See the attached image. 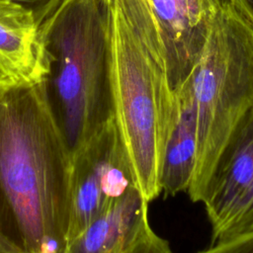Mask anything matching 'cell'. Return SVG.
<instances>
[{"label":"cell","instance_id":"obj_1","mask_svg":"<svg viewBox=\"0 0 253 253\" xmlns=\"http://www.w3.org/2000/svg\"><path fill=\"white\" fill-rule=\"evenodd\" d=\"M71 155L42 87L0 74V241L14 253H66Z\"/></svg>","mask_w":253,"mask_h":253},{"label":"cell","instance_id":"obj_2","mask_svg":"<svg viewBox=\"0 0 253 253\" xmlns=\"http://www.w3.org/2000/svg\"><path fill=\"white\" fill-rule=\"evenodd\" d=\"M41 43L42 95L72 159L116 119L111 4L59 0Z\"/></svg>","mask_w":253,"mask_h":253},{"label":"cell","instance_id":"obj_3","mask_svg":"<svg viewBox=\"0 0 253 253\" xmlns=\"http://www.w3.org/2000/svg\"><path fill=\"white\" fill-rule=\"evenodd\" d=\"M116 122L137 188L160 195L163 150L176 119L159 33L148 0H112Z\"/></svg>","mask_w":253,"mask_h":253},{"label":"cell","instance_id":"obj_4","mask_svg":"<svg viewBox=\"0 0 253 253\" xmlns=\"http://www.w3.org/2000/svg\"><path fill=\"white\" fill-rule=\"evenodd\" d=\"M173 97L196 119L197 163L187 194L198 203L217 153L253 107V24L228 0L212 21L198 64Z\"/></svg>","mask_w":253,"mask_h":253},{"label":"cell","instance_id":"obj_5","mask_svg":"<svg viewBox=\"0 0 253 253\" xmlns=\"http://www.w3.org/2000/svg\"><path fill=\"white\" fill-rule=\"evenodd\" d=\"M212 244L253 231V107L223 143L203 186Z\"/></svg>","mask_w":253,"mask_h":253},{"label":"cell","instance_id":"obj_6","mask_svg":"<svg viewBox=\"0 0 253 253\" xmlns=\"http://www.w3.org/2000/svg\"><path fill=\"white\" fill-rule=\"evenodd\" d=\"M134 187V173L115 119L71 159L69 242Z\"/></svg>","mask_w":253,"mask_h":253},{"label":"cell","instance_id":"obj_7","mask_svg":"<svg viewBox=\"0 0 253 253\" xmlns=\"http://www.w3.org/2000/svg\"><path fill=\"white\" fill-rule=\"evenodd\" d=\"M174 95L198 64L223 0H148Z\"/></svg>","mask_w":253,"mask_h":253},{"label":"cell","instance_id":"obj_8","mask_svg":"<svg viewBox=\"0 0 253 253\" xmlns=\"http://www.w3.org/2000/svg\"><path fill=\"white\" fill-rule=\"evenodd\" d=\"M148 202L137 187L70 240L66 253H126L151 230Z\"/></svg>","mask_w":253,"mask_h":253},{"label":"cell","instance_id":"obj_9","mask_svg":"<svg viewBox=\"0 0 253 253\" xmlns=\"http://www.w3.org/2000/svg\"><path fill=\"white\" fill-rule=\"evenodd\" d=\"M41 23L35 13L12 0H0V74L39 83L44 73Z\"/></svg>","mask_w":253,"mask_h":253},{"label":"cell","instance_id":"obj_10","mask_svg":"<svg viewBox=\"0 0 253 253\" xmlns=\"http://www.w3.org/2000/svg\"><path fill=\"white\" fill-rule=\"evenodd\" d=\"M176 107V119L167 138L159 170L160 194L166 198L188 191L198 153L197 124L193 113Z\"/></svg>","mask_w":253,"mask_h":253},{"label":"cell","instance_id":"obj_11","mask_svg":"<svg viewBox=\"0 0 253 253\" xmlns=\"http://www.w3.org/2000/svg\"><path fill=\"white\" fill-rule=\"evenodd\" d=\"M198 253H253V231L213 243Z\"/></svg>","mask_w":253,"mask_h":253},{"label":"cell","instance_id":"obj_12","mask_svg":"<svg viewBox=\"0 0 253 253\" xmlns=\"http://www.w3.org/2000/svg\"><path fill=\"white\" fill-rule=\"evenodd\" d=\"M126 253H173V251L168 241L151 229Z\"/></svg>","mask_w":253,"mask_h":253},{"label":"cell","instance_id":"obj_13","mask_svg":"<svg viewBox=\"0 0 253 253\" xmlns=\"http://www.w3.org/2000/svg\"><path fill=\"white\" fill-rule=\"evenodd\" d=\"M18 2L32 10L40 23L42 24L45 18L54 9L59 0H12Z\"/></svg>","mask_w":253,"mask_h":253},{"label":"cell","instance_id":"obj_14","mask_svg":"<svg viewBox=\"0 0 253 253\" xmlns=\"http://www.w3.org/2000/svg\"><path fill=\"white\" fill-rule=\"evenodd\" d=\"M249 22L253 24V0H228Z\"/></svg>","mask_w":253,"mask_h":253},{"label":"cell","instance_id":"obj_15","mask_svg":"<svg viewBox=\"0 0 253 253\" xmlns=\"http://www.w3.org/2000/svg\"><path fill=\"white\" fill-rule=\"evenodd\" d=\"M0 253H14L5 244L0 241Z\"/></svg>","mask_w":253,"mask_h":253},{"label":"cell","instance_id":"obj_16","mask_svg":"<svg viewBox=\"0 0 253 253\" xmlns=\"http://www.w3.org/2000/svg\"><path fill=\"white\" fill-rule=\"evenodd\" d=\"M106 1H108V2L111 4V1H112V0H106Z\"/></svg>","mask_w":253,"mask_h":253}]
</instances>
